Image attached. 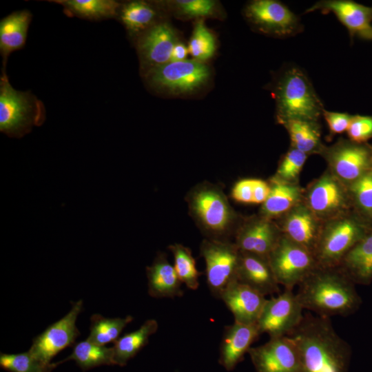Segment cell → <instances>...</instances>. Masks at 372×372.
<instances>
[{
    "label": "cell",
    "instance_id": "6",
    "mask_svg": "<svg viewBox=\"0 0 372 372\" xmlns=\"http://www.w3.org/2000/svg\"><path fill=\"white\" fill-rule=\"evenodd\" d=\"M367 234L366 227L349 212L323 223L314 251L318 265L339 266L348 251Z\"/></svg>",
    "mask_w": 372,
    "mask_h": 372
},
{
    "label": "cell",
    "instance_id": "35",
    "mask_svg": "<svg viewBox=\"0 0 372 372\" xmlns=\"http://www.w3.org/2000/svg\"><path fill=\"white\" fill-rule=\"evenodd\" d=\"M216 48L213 33L203 21H198L193 30L188 50L193 59L204 63L213 56Z\"/></svg>",
    "mask_w": 372,
    "mask_h": 372
},
{
    "label": "cell",
    "instance_id": "37",
    "mask_svg": "<svg viewBox=\"0 0 372 372\" xmlns=\"http://www.w3.org/2000/svg\"><path fill=\"white\" fill-rule=\"evenodd\" d=\"M308 155L291 147L281 158L274 176L289 183H298V178Z\"/></svg>",
    "mask_w": 372,
    "mask_h": 372
},
{
    "label": "cell",
    "instance_id": "34",
    "mask_svg": "<svg viewBox=\"0 0 372 372\" xmlns=\"http://www.w3.org/2000/svg\"><path fill=\"white\" fill-rule=\"evenodd\" d=\"M57 366L56 362L50 364L42 362L29 351L17 354H0V366L8 372H52Z\"/></svg>",
    "mask_w": 372,
    "mask_h": 372
},
{
    "label": "cell",
    "instance_id": "10",
    "mask_svg": "<svg viewBox=\"0 0 372 372\" xmlns=\"http://www.w3.org/2000/svg\"><path fill=\"white\" fill-rule=\"evenodd\" d=\"M146 78L154 87L172 94H187L206 84L209 67L194 59L169 61L147 70Z\"/></svg>",
    "mask_w": 372,
    "mask_h": 372
},
{
    "label": "cell",
    "instance_id": "22",
    "mask_svg": "<svg viewBox=\"0 0 372 372\" xmlns=\"http://www.w3.org/2000/svg\"><path fill=\"white\" fill-rule=\"evenodd\" d=\"M237 281L265 296L280 291L267 257L240 251Z\"/></svg>",
    "mask_w": 372,
    "mask_h": 372
},
{
    "label": "cell",
    "instance_id": "31",
    "mask_svg": "<svg viewBox=\"0 0 372 372\" xmlns=\"http://www.w3.org/2000/svg\"><path fill=\"white\" fill-rule=\"evenodd\" d=\"M54 2L61 4L68 14L89 20L115 17L121 6L112 0H59Z\"/></svg>",
    "mask_w": 372,
    "mask_h": 372
},
{
    "label": "cell",
    "instance_id": "33",
    "mask_svg": "<svg viewBox=\"0 0 372 372\" xmlns=\"http://www.w3.org/2000/svg\"><path fill=\"white\" fill-rule=\"evenodd\" d=\"M168 249L173 255L174 267L182 283L189 289L196 290L201 273L196 268L191 249L179 243L170 245Z\"/></svg>",
    "mask_w": 372,
    "mask_h": 372
},
{
    "label": "cell",
    "instance_id": "30",
    "mask_svg": "<svg viewBox=\"0 0 372 372\" xmlns=\"http://www.w3.org/2000/svg\"><path fill=\"white\" fill-rule=\"evenodd\" d=\"M118 16L131 35H141L156 23L157 12L146 1H133L121 6Z\"/></svg>",
    "mask_w": 372,
    "mask_h": 372
},
{
    "label": "cell",
    "instance_id": "4",
    "mask_svg": "<svg viewBox=\"0 0 372 372\" xmlns=\"http://www.w3.org/2000/svg\"><path fill=\"white\" fill-rule=\"evenodd\" d=\"M276 117L282 125L289 120L318 122L324 109L311 81L298 68L287 70L274 89Z\"/></svg>",
    "mask_w": 372,
    "mask_h": 372
},
{
    "label": "cell",
    "instance_id": "2",
    "mask_svg": "<svg viewBox=\"0 0 372 372\" xmlns=\"http://www.w3.org/2000/svg\"><path fill=\"white\" fill-rule=\"evenodd\" d=\"M296 296L304 309L327 318L347 316L360 304L354 282L339 266L318 265L298 285Z\"/></svg>",
    "mask_w": 372,
    "mask_h": 372
},
{
    "label": "cell",
    "instance_id": "5",
    "mask_svg": "<svg viewBox=\"0 0 372 372\" xmlns=\"http://www.w3.org/2000/svg\"><path fill=\"white\" fill-rule=\"evenodd\" d=\"M45 118L41 101L30 92L13 88L3 73L0 79V130L8 136L19 137Z\"/></svg>",
    "mask_w": 372,
    "mask_h": 372
},
{
    "label": "cell",
    "instance_id": "9",
    "mask_svg": "<svg viewBox=\"0 0 372 372\" xmlns=\"http://www.w3.org/2000/svg\"><path fill=\"white\" fill-rule=\"evenodd\" d=\"M205 262L208 288L218 299L225 290L237 280L240 250L234 242L205 238L200 247Z\"/></svg>",
    "mask_w": 372,
    "mask_h": 372
},
{
    "label": "cell",
    "instance_id": "38",
    "mask_svg": "<svg viewBox=\"0 0 372 372\" xmlns=\"http://www.w3.org/2000/svg\"><path fill=\"white\" fill-rule=\"evenodd\" d=\"M180 16L200 19L213 16L216 11V2L211 0H178L172 2Z\"/></svg>",
    "mask_w": 372,
    "mask_h": 372
},
{
    "label": "cell",
    "instance_id": "42",
    "mask_svg": "<svg viewBox=\"0 0 372 372\" xmlns=\"http://www.w3.org/2000/svg\"><path fill=\"white\" fill-rule=\"evenodd\" d=\"M270 185L267 181L254 178L253 204H262L269 196Z\"/></svg>",
    "mask_w": 372,
    "mask_h": 372
},
{
    "label": "cell",
    "instance_id": "13",
    "mask_svg": "<svg viewBox=\"0 0 372 372\" xmlns=\"http://www.w3.org/2000/svg\"><path fill=\"white\" fill-rule=\"evenodd\" d=\"M296 293L285 289L276 297L267 299L257 322L262 333L269 338L288 335L302 321L304 314Z\"/></svg>",
    "mask_w": 372,
    "mask_h": 372
},
{
    "label": "cell",
    "instance_id": "36",
    "mask_svg": "<svg viewBox=\"0 0 372 372\" xmlns=\"http://www.w3.org/2000/svg\"><path fill=\"white\" fill-rule=\"evenodd\" d=\"M352 204L364 215L372 217V169L349 186Z\"/></svg>",
    "mask_w": 372,
    "mask_h": 372
},
{
    "label": "cell",
    "instance_id": "21",
    "mask_svg": "<svg viewBox=\"0 0 372 372\" xmlns=\"http://www.w3.org/2000/svg\"><path fill=\"white\" fill-rule=\"evenodd\" d=\"M222 300L234 318V322L256 324L267 298L254 289L235 281L223 293Z\"/></svg>",
    "mask_w": 372,
    "mask_h": 372
},
{
    "label": "cell",
    "instance_id": "8",
    "mask_svg": "<svg viewBox=\"0 0 372 372\" xmlns=\"http://www.w3.org/2000/svg\"><path fill=\"white\" fill-rule=\"evenodd\" d=\"M267 258L278 283L288 289L298 286L318 266L311 251L282 234Z\"/></svg>",
    "mask_w": 372,
    "mask_h": 372
},
{
    "label": "cell",
    "instance_id": "18",
    "mask_svg": "<svg viewBox=\"0 0 372 372\" xmlns=\"http://www.w3.org/2000/svg\"><path fill=\"white\" fill-rule=\"evenodd\" d=\"M178 42L174 28L167 23H156L143 32L137 49L147 70L168 63L174 45Z\"/></svg>",
    "mask_w": 372,
    "mask_h": 372
},
{
    "label": "cell",
    "instance_id": "17",
    "mask_svg": "<svg viewBox=\"0 0 372 372\" xmlns=\"http://www.w3.org/2000/svg\"><path fill=\"white\" fill-rule=\"evenodd\" d=\"M316 10L322 14L333 13L348 30L351 41L355 37L372 40V6L349 0H323L307 8L304 13Z\"/></svg>",
    "mask_w": 372,
    "mask_h": 372
},
{
    "label": "cell",
    "instance_id": "3",
    "mask_svg": "<svg viewBox=\"0 0 372 372\" xmlns=\"http://www.w3.org/2000/svg\"><path fill=\"white\" fill-rule=\"evenodd\" d=\"M185 200L191 217L205 238L230 240L241 222L223 189L207 181L193 187Z\"/></svg>",
    "mask_w": 372,
    "mask_h": 372
},
{
    "label": "cell",
    "instance_id": "32",
    "mask_svg": "<svg viewBox=\"0 0 372 372\" xmlns=\"http://www.w3.org/2000/svg\"><path fill=\"white\" fill-rule=\"evenodd\" d=\"M132 320L131 316L125 318H105L100 314H94L90 318V333L87 339L99 345L114 342L123 329Z\"/></svg>",
    "mask_w": 372,
    "mask_h": 372
},
{
    "label": "cell",
    "instance_id": "28",
    "mask_svg": "<svg viewBox=\"0 0 372 372\" xmlns=\"http://www.w3.org/2000/svg\"><path fill=\"white\" fill-rule=\"evenodd\" d=\"M288 132L291 147L307 155L320 154L324 145L321 141L318 122L304 120H289L282 124Z\"/></svg>",
    "mask_w": 372,
    "mask_h": 372
},
{
    "label": "cell",
    "instance_id": "16",
    "mask_svg": "<svg viewBox=\"0 0 372 372\" xmlns=\"http://www.w3.org/2000/svg\"><path fill=\"white\" fill-rule=\"evenodd\" d=\"M281 234L273 220L258 215L241 220L234 242L240 251L268 257Z\"/></svg>",
    "mask_w": 372,
    "mask_h": 372
},
{
    "label": "cell",
    "instance_id": "27",
    "mask_svg": "<svg viewBox=\"0 0 372 372\" xmlns=\"http://www.w3.org/2000/svg\"><path fill=\"white\" fill-rule=\"evenodd\" d=\"M158 327L157 321L149 319L137 330L119 337L112 347L115 364L125 366L129 360L147 344L149 336L157 331Z\"/></svg>",
    "mask_w": 372,
    "mask_h": 372
},
{
    "label": "cell",
    "instance_id": "11",
    "mask_svg": "<svg viewBox=\"0 0 372 372\" xmlns=\"http://www.w3.org/2000/svg\"><path fill=\"white\" fill-rule=\"evenodd\" d=\"M320 154L329 170L348 187L372 169V148L364 143L339 138L322 147Z\"/></svg>",
    "mask_w": 372,
    "mask_h": 372
},
{
    "label": "cell",
    "instance_id": "15",
    "mask_svg": "<svg viewBox=\"0 0 372 372\" xmlns=\"http://www.w3.org/2000/svg\"><path fill=\"white\" fill-rule=\"evenodd\" d=\"M247 353L256 372H303L298 348L287 335L269 338Z\"/></svg>",
    "mask_w": 372,
    "mask_h": 372
},
{
    "label": "cell",
    "instance_id": "23",
    "mask_svg": "<svg viewBox=\"0 0 372 372\" xmlns=\"http://www.w3.org/2000/svg\"><path fill=\"white\" fill-rule=\"evenodd\" d=\"M270 193L259 215L270 220L280 218L303 200L304 189L298 183H289L276 176L268 181Z\"/></svg>",
    "mask_w": 372,
    "mask_h": 372
},
{
    "label": "cell",
    "instance_id": "26",
    "mask_svg": "<svg viewBox=\"0 0 372 372\" xmlns=\"http://www.w3.org/2000/svg\"><path fill=\"white\" fill-rule=\"evenodd\" d=\"M32 14L26 10L11 13L0 22V51L4 59L25 44Z\"/></svg>",
    "mask_w": 372,
    "mask_h": 372
},
{
    "label": "cell",
    "instance_id": "14",
    "mask_svg": "<svg viewBox=\"0 0 372 372\" xmlns=\"http://www.w3.org/2000/svg\"><path fill=\"white\" fill-rule=\"evenodd\" d=\"M82 310V300L72 302V309L64 317L33 338L29 351L42 362L51 364L52 359L57 353L75 344L80 335L76 321Z\"/></svg>",
    "mask_w": 372,
    "mask_h": 372
},
{
    "label": "cell",
    "instance_id": "19",
    "mask_svg": "<svg viewBox=\"0 0 372 372\" xmlns=\"http://www.w3.org/2000/svg\"><path fill=\"white\" fill-rule=\"evenodd\" d=\"M280 218L282 234L314 255L322 223L303 200Z\"/></svg>",
    "mask_w": 372,
    "mask_h": 372
},
{
    "label": "cell",
    "instance_id": "25",
    "mask_svg": "<svg viewBox=\"0 0 372 372\" xmlns=\"http://www.w3.org/2000/svg\"><path fill=\"white\" fill-rule=\"evenodd\" d=\"M339 267L354 283L369 284L372 280V232L352 247Z\"/></svg>",
    "mask_w": 372,
    "mask_h": 372
},
{
    "label": "cell",
    "instance_id": "20",
    "mask_svg": "<svg viewBox=\"0 0 372 372\" xmlns=\"http://www.w3.org/2000/svg\"><path fill=\"white\" fill-rule=\"evenodd\" d=\"M260 335L257 323L234 322L226 326L220 345L219 364L228 371L234 370Z\"/></svg>",
    "mask_w": 372,
    "mask_h": 372
},
{
    "label": "cell",
    "instance_id": "43",
    "mask_svg": "<svg viewBox=\"0 0 372 372\" xmlns=\"http://www.w3.org/2000/svg\"><path fill=\"white\" fill-rule=\"evenodd\" d=\"M188 53V46L181 42H178L172 50L170 61H185L187 59Z\"/></svg>",
    "mask_w": 372,
    "mask_h": 372
},
{
    "label": "cell",
    "instance_id": "1",
    "mask_svg": "<svg viewBox=\"0 0 372 372\" xmlns=\"http://www.w3.org/2000/svg\"><path fill=\"white\" fill-rule=\"evenodd\" d=\"M287 336L298 348L303 372L347 371L350 347L335 331L330 318L304 314Z\"/></svg>",
    "mask_w": 372,
    "mask_h": 372
},
{
    "label": "cell",
    "instance_id": "12",
    "mask_svg": "<svg viewBox=\"0 0 372 372\" xmlns=\"http://www.w3.org/2000/svg\"><path fill=\"white\" fill-rule=\"evenodd\" d=\"M247 21L258 31L277 37L293 36L302 30L299 17L276 0H254L245 8Z\"/></svg>",
    "mask_w": 372,
    "mask_h": 372
},
{
    "label": "cell",
    "instance_id": "41",
    "mask_svg": "<svg viewBox=\"0 0 372 372\" xmlns=\"http://www.w3.org/2000/svg\"><path fill=\"white\" fill-rule=\"evenodd\" d=\"M231 198L238 203H253L254 178L241 179L234 185Z\"/></svg>",
    "mask_w": 372,
    "mask_h": 372
},
{
    "label": "cell",
    "instance_id": "7",
    "mask_svg": "<svg viewBox=\"0 0 372 372\" xmlns=\"http://www.w3.org/2000/svg\"><path fill=\"white\" fill-rule=\"evenodd\" d=\"M303 202L323 223L349 212V187L329 169L304 189Z\"/></svg>",
    "mask_w": 372,
    "mask_h": 372
},
{
    "label": "cell",
    "instance_id": "44",
    "mask_svg": "<svg viewBox=\"0 0 372 372\" xmlns=\"http://www.w3.org/2000/svg\"><path fill=\"white\" fill-rule=\"evenodd\" d=\"M371 148H372V147H371Z\"/></svg>",
    "mask_w": 372,
    "mask_h": 372
},
{
    "label": "cell",
    "instance_id": "24",
    "mask_svg": "<svg viewBox=\"0 0 372 372\" xmlns=\"http://www.w3.org/2000/svg\"><path fill=\"white\" fill-rule=\"evenodd\" d=\"M148 293L156 298L181 297L182 282L174 265L164 253H158L152 264L146 267Z\"/></svg>",
    "mask_w": 372,
    "mask_h": 372
},
{
    "label": "cell",
    "instance_id": "39",
    "mask_svg": "<svg viewBox=\"0 0 372 372\" xmlns=\"http://www.w3.org/2000/svg\"><path fill=\"white\" fill-rule=\"evenodd\" d=\"M347 132L351 141L364 143L372 138V116L353 115Z\"/></svg>",
    "mask_w": 372,
    "mask_h": 372
},
{
    "label": "cell",
    "instance_id": "40",
    "mask_svg": "<svg viewBox=\"0 0 372 372\" xmlns=\"http://www.w3.org/2000/svg\"><path fill=\"white\" fill-rule=\"evenodd\" d=\"M324 116L331 136L347 131L352 115L347 112H331L323 109Z\"/></svg>",
    "mask_w": 372,
    "mask_h": 372
},
{
    "label": "cell",
    "instance_id": "29",
    "mask_svg": "<svg viewBox=\"0 0 372 372\" xmlns=\"http://www.w3.org/2000/svg\"><path fill=\"white\" fill-rule=\"evenodd\" d=\"M71 360H74L83 371L101 365L115 364L113 347L96 344L87 338L75 344L72 353L56 364H59Z\"/></svg>",
    "mask_w": 372,
    "mask_h": 372
}]
</instances>
